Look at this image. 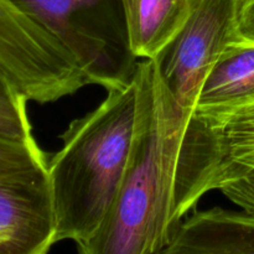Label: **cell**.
I'll return each mask as SVG.
<instances>
[{"instance_id":"obj_13","label":"cell","mask_w":254,"mask_h":254,"mask_svg":"<svg viewBox=\"0 0 254 254\" xmlns=\"http://www.w3.org/2000/svg\"><path fill=\"white\" fill-rule=\"evenodd\" d=\"M240 30L243 40L254 42V0H242Z\"/></svg>"},{"instance_id":"obj_8","label":"cell","mask_w":254,"mask_h":254,"mask_svg":"<svg viewBox=\"0 0 254 254\" xmlns=\"http://www.w3.org/2000/svg\"><path fill=\"white\" fill-rule=\"evenodd\" d=\"M164 254H254V213L222 207L196 211L179 223Z\"/></svg>"},{"instance_id":"obj_10","label":"cell","mask_w":254,"mask_h":254,"mask_svg":"<svg viewBox=\"0 0 254 254\" xmlns=\"http://www.w3.org/2000/svg\"><path fill=\"white\" fill-rule=\"evenodd\" d=\"M254 99V42L228 47L202 84L195 109H226Z\"/></svg>"},{"instance_id":"obj_12","label":"cell","mask_w":254,"mask_h":254,"mask_svg":"<svg viewBox=\"0 0 254 254\" xmlns=\"http://www.w3.org/2000/svg\"><path fill=\"white\" fill-rule=\"evenodd\" d=\"M46 154L36 141L9 140L0 138V173H31L47 170Z\"/></svg>"},{"instance_id":"obj_3","label":"cell","mask_w":254,"mask_h":254,"mask_svg":"<svg viewBox=\"0 0 254 254\" xmlns=\"http://www.w3.org/2000/svg\"><path fill=\"white\" fill-rule=\"evenodd\" d=\"M215 190L254 213V99L189 117L176 168L175 225Z\"/></svg>"},{"instance_id":"obj_9","label":"cell","mask_w":254,"mask_h":254,"mask_svg":"<svg viewBox=\"0 0 254 254\" xmlns=\"http://www.w3.org/2000/svg\"><path fill=\"white\" fill-rule=\"evenodd\" d=\"M129 45L139 60L155 59L183 27L189 0H121Z\"/></svg>"},{"instance_id":"obj_5","label":"cell","mask_w":254,"mask_h":254,"mask_svg":"<svg viewBox=\"0 0 254 254\" xmlns=\"http://www.w3.org/2000/svg\"><path fill=\"white\" fill-rule=\"evenodd\" d=\"M0 71L40 104L92 84L76 60L11 0H0Z\"/></svg>"},{"instance_id":"obj_7","label":"cell","mask_w":254,"mask_h":254,"mask_svg":"<svg viewBox=\"0 0 254 254\" xmlns=\"http://www.w3.org/2000/svg\"><path fill=\"white\" fill-rule=\"evenodd\" d=\"M54 245L47 170L0 173V254H45Z\"/></svg>"},{"instance_id":"obj_4","label":"cell","mask_w":254,"mask_h":254,"mask_svg":"<svg viewBox=\"0 0 254 254\" xmlns=\"http://www.w3.org/2000/svg\"><path fill=\"white\" fill-rule=\"evenodd\" d=\"M11 1L76 60L92 84L109 91L131 83L139 61L130 50L121 0Z\"/></svg>"},{"instance_id":"obj_1","label":"cell","mask_w":254,"mask_h":254,"mask_svg":"<svg viewBox=\"0 0 254 254\" xmlns=\"http://www.w3.org/2000/svg\"><path fill=\"white\" fill-rule=\"evenodd\" d=\"M133 81L135 124L121 190L82 254L164 253L175 235L176 168L191 113L169 91L155 59L140 60Z\"/></svg>"},{"instance_id":"obj_2","label":"cell","mask_w":254,"mask_h":254,"mask_svg":"<svg viewBox=\"0 0 254 254\" xmlns=\"http://www.w3.org/2000/svg\"><path fill=\"white\" fill-rule=\"evenodd\" d=\"M136 113L134 81L62 133V148L47 160L55 245L76 243L83 253L114 207L126 173Z\"/></svg>"},{"instance_id":"obj_6","label":"cell","mask_w":254,"mask_h":254,"mask_svg":"<svg viewBox=\"0 0 254 254\" xmlns=\"http://www.w3.org/2000/svg\"><path fill=\"white\" fill-rule=\"evenodd\" d=\"M241 5L242 0H189L183 27L155 57L166 87L190 113L213 66L228 47L243 40Z\"/></svg>"},{"instance_id":"obj_11","label":"cell","mask_w":254,"mask_h":254,"mask_svg":"<svg viewBox=\"0 0 254 254\" xmlns=\"http://www.w3.org/2000/svg\"><path fill=\"white\" fill-rule=\"evenodd\" d=\"M29 99L0 71V138L34 143L27 116Z\"/></svg>"}]
</instances>
